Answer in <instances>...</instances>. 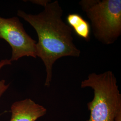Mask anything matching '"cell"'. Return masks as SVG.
Instances as JSON below:
<instances>
[{
	"instance_id": "6da1fadb",
	"label": "cell",
	"mask_w": 121,
	"mask_h": 121,
	"mask_svg": "<svg viewBox=\"0 0 121 121\" xmlns=\"http://www.w3.org/2000/svg\"><path fill=\"white\" fill-rule=\"evenodd\" d=\"M42 6L43 10L37 14H28L18 10L17 15L32 26L37 33L38 41L35 45L36 55L43 62L46 68L44 85L50 86L53 65L64 56L78 57L81 51L73 43L71 28L63 21V9L57 0H31Z\"/></svg>"
},
{
	"instance_id": "7a4b0ae2",
	"label": "cell",
	"mask_w": 121,
	"mask_h": 121,
	"mask_svg": "<svg viewBox=\"0 0 121 121\" xmlns=\"http://www.w3.org/2000/svg\"><path fill=\"white\" fill-rule=\"evenodd\" d=\"M81 87H90L94 91L93 99L87 104L90 111L87 121H115L121 111V94L112 71L90 73L81 82Z\"/></svg>"
},
{
	"instance_id": "3957f363",
	"label": "cell",
	"mask_w": 121,
	"mask_h": 121,
	"mask_svg": "<svg viewBox=\"0 0 121 121\" xmlns=\"http://www.w3.org/2000/svg\"><path fill=\"white\" fill-rule=\"evenodd\" d=\"M79 4L95 38L105 45L114 43L121 35V0H82Z\"/></svg>"
},
{
	"instance_id": "277c9868",
	"label": "cell",
	"mask_w": 121,
	"mask_h": 121,
	"mask_svg": "<svg viewBox=\"0 0 121 121\" xmlns=\"http://www.w3.org/2000/svg\"><path fill=\"white\" fill-rule=\"evenodd\" d=\"M0 39L4 40L12 48L11 62L23 56L37 57L36 42L26 32L17 17L9 18L0 17Z\"/></svg>"
},
{
	"instance_id": "5b68a950",
	"label": "cell",
	"mask_w": 121,
	"mask_h": 121,
	"mask_svg": "<svg viewBox=\"0 0 121 121\" xmlns=\"http://www.w3.org/2000/svg\"><path fill=\"white\" fill-rule=\"evenodd\" d=\"M11 111L10 121H35L46 114L47 109L32 99H26L13 103Z\"/></svg>"
},
{
	"instance_id": "8992f818",
	"label": "cell",
	"mask_w": 121,
	"mask_h": 121,
	"mask_svg": "<svg viewBox=\"0 0 121 121\" xmlns=\"http://www.w3.org/2000/svg\"><path fill=\"white\" fill-rule=\"evenodd\" d=\"M66 21L78 36L86 41L90 40L91 26L81 15L77 13H70L66 17Z\"/></svg>"
},
{
	"instance_id": "52a82bcc",
	"label": "cell",
	"mask_w": 121,
	"mask_h": 121,
	"mask_svg": "<svg viewBox=\"0 0 121 121\" xmlns=\"http://www.w3.org/2000/svg\"><path fill=\"white\" fill-rule=\"evenodd\" d=\"M11 61L10 60L7 59L1 60L0 61V70L3 66L7 65H11ZM9 86V84H5V82L4 80H0V98L8 88Z\"/></svg>"
},
{
	"instance_id": "ba28073f",
	"label": "cell",
	"mask_w": 121,
	"mask_h": 121,
	"mask_svg": "<svg viewBox=\"0 0 121 121\" xmlns=\"http://www.w3.org/2000/svg\"><path fill=\"white\" fill-rule=\"evenodd\" d=\"M114 121H121V111L117 114Z\"/></svg>"
}]
</instances>
